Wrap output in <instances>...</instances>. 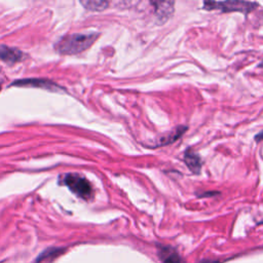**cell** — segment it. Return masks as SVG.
I'll use <instances>...</instances> for the list:
<instances>
[{
  "mask_svg": "<svg viewBox=\"0 0 263 263\" xmlns=\"http://www.w3.org/2000/svg\"><path fill=\"white\" fill-rule=\"evenodd\" d=\"M255 140H256L257 142H259V141L263 140V130H262V132H260L259 134H257V135L255 136Z\"/></svg>",
  "mask_w": 263,
  "mask_h": 263,
  "instance_id": "cell-12",
  "label": "cell"
},
{
  "mask_svg": "<svg viewBox=\"0 0 263 263\" xmlns=\"http://www.w3.org/2000/svg\"><path fill=\"white\" fill-rule=\"evenodd\" d=\"M14 85H27V86H37V87H45L47 89H52L54 87V84H52L50 81L41 80V79H27V80H21L13 83Z\"/></svg>",
  "mask_w": 263,
  "mask_h": 263,
  "instance_id": "cell-9",
  "label": "cell"
},
{
  "mask_svg": "<svg viewBox=\"0 0 263 263\" xmlns=\"http://www.w3.org/2000/svg\"><path fill=\"white\" fill-rule=\"evenodd\" d=\"M216 194H218V192H203V193H198V194H196L198 197H205V196H209V195H211V196H214V195H216Z\"/></svg>",
  "mask_w": 263,
  "mask_h": 263,
  "instance_id": "cell-11",
  "label": "cell"
},
{
  "mask_svg": "<svg viewBox=\"0 0 263 263\" xmlns=\"http://www.w3.org/2000/svg\"><path fill=\"white\" fill-rule=\"evenodd\" d=\"M259 67H263V61H262V62L259 64Z\"/></svg>",
  "mask_w": 263,
  "mask_h": 263,
  "instance_id": "cell-13",
  "label": "cell"
},
{
  "mask_svg": "<svg viewBox=\"0 0 263 263\" xmlns=\"http://www.w3.org/2000/svg\"><path fill=\"white\" fill-rule=\"evenodd\" d=\"M99 34L97 33H75L61 38L55 44V50L62 54H76L89 48Z\"/></svg>",
  "mask_w": 263,
  "mask_h": 263,
  "instance_id": "cell-1",
  "label": "cell"
},
{
  "mask_svg": "<svg viewBox=\"0 0 263 263\" xmlns=\"http://www.w3.org/2000/svg\"><path fill=\"white\" fill-rule=\"evenodd\" d=\"M186 130H187V126H183V125L178 126L176 129L172 130L171 133H168L164 137L160 138L158 140V143L156 144V146H165V145H168V144H172V143L176 142Z\"/></svg>",
  "mask_w": 263,
  "mask_h": 263,
  "instance_id": "cell-8",
  "label": "cell"
},
{
  "mask_svg": "<svg viewBox=\"0 0 263 263\" xmlns=\"http://www.w3.org/2000/svg\"><path fill=\"white\" fill-rule=\"evenodd\" d=\"M63 183L77 196L88 200L93 196L91 184L83 176L75 173L68 174L64 177Z\"/></svg>",
  "mask_w": 263,
  "mask_h": 263,
  "instance_id": "cell-3",
  "label": "cell"
},
{
  "mask_svg": "<svg viewBox=\"0 0 263 263\" xmlns=\"http://www.w3.org/2000/svg\"><path fill=\"white\" fill-rule=\"evenodd\" d=\"M258 6L255 2L241 1V0H228V1H205L203 2V9L206 10H221L222 12L238 11L248 14Z\"/></svg>",
  "mask_w": 263,
  "mask_h": 263,
  "instance_id": "cell-2",
  "label": "cell"
},
{
  "mask_svg": "<svg viewBox=\"0 0 263 263\" xmlns=\"http://www.w3.org/2000/svg\"><path fill=\"white\" fill-rule=\"evenodd\" d=\"M151 4L155 8V14L160 23L165 22L174 12L173 1H153Z\"/></svg>",
  "mask_w": 263,
  "mask_h": 263,
  "instance_id": "cell-4",
  "label": "cell"
},
{
  "mask_svg": "<svg viewBox=\"0 0 263 263\" xmlns=\"http://www.w3.org/2000/svg\"><path fill=\"white\" fill-rule=\"evenodd\" d=\"M184 161H185L187 167L193 174H199L200 173V170H201V166H202L201 158L191 148H188L185 151V153H184Z\"/></svg>",
  "mask_w": 263,
  "mask_h": 263,
  "instance_id": "cell-6",
  "label": "cell"
},
{
  "mask_svg": "<svg viewBox=\"0 0 263 263\" xmlns=\"http://www.w3.org/2000/svg\"><path fill=\"white\" fill-rule=\"evenodd\" d=\"M158 255L161 263H185L179 253L172 247H161Z\"/></svg>",
  "mask_w": 263,
  "mask_h": 263,
  "instance_id": "cell-7",
  "label": "cell"
},
{
  "mask_svg": "<svg viewBox=\"0 0 263 263\" xmlns=\"http://www.w3.org/2000/svg\"><path fill=\"white\" fill-rule=\"evenodd\" d=\"M81 5H83L87 10L90 11H102L104 9H106L109 5L108 1H100V0H96V1H80Z\"/></svg>",
  "mask_w": 263,
  "mask_h": 263,
  "instance_id": "cell-10",
  "label": "cell"
},
{
  "mask_svg": "<svg viewBox=\"0 0 263 263\" xmlns=\"http://www.w3.org/2000/svg\"><path fill=\"white\" fill-rule=\"evenodd\" d=\"M24 59V53L12 47L0 45V60L7 64H15Z\"/></svg>",
  "mask_w": 263,
  "mask_h": 263,
  "instance_id": "cell-5",
  "label": "cell"
}]
</instances>
